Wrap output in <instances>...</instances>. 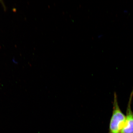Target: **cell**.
Here are the masks:
<instances>
[{"instance_id":"cell-1","label":"cell","mask_w":133,"mask_h":133,"mask_svg":"<svg viewBox=\"0 0 133 133\" xmlns=\"http://www.w3.org/2000/svg\"><path fill=\"white\" fill-rule=\"evenodd\" d=\"M125 116L119 107L117 96L115 93L112 113L110 122L109 133H120L125 123Z\"/></svg>"},{"instance_id":"cell-2","label":"cell","mask_w":133,"mask_h":133,"mask_svg":"<svg viewBox=\"0 0 133 133\" xmlns=\"http://www.w3.org/2000/svg\"><path fill=\"white\" fill-rule=\"evenodd\" d=\"M133 96L132 91L130 96L126 110L125 123L120 133H133V112L131 106Z\"/></svg>"}]
</instances>
